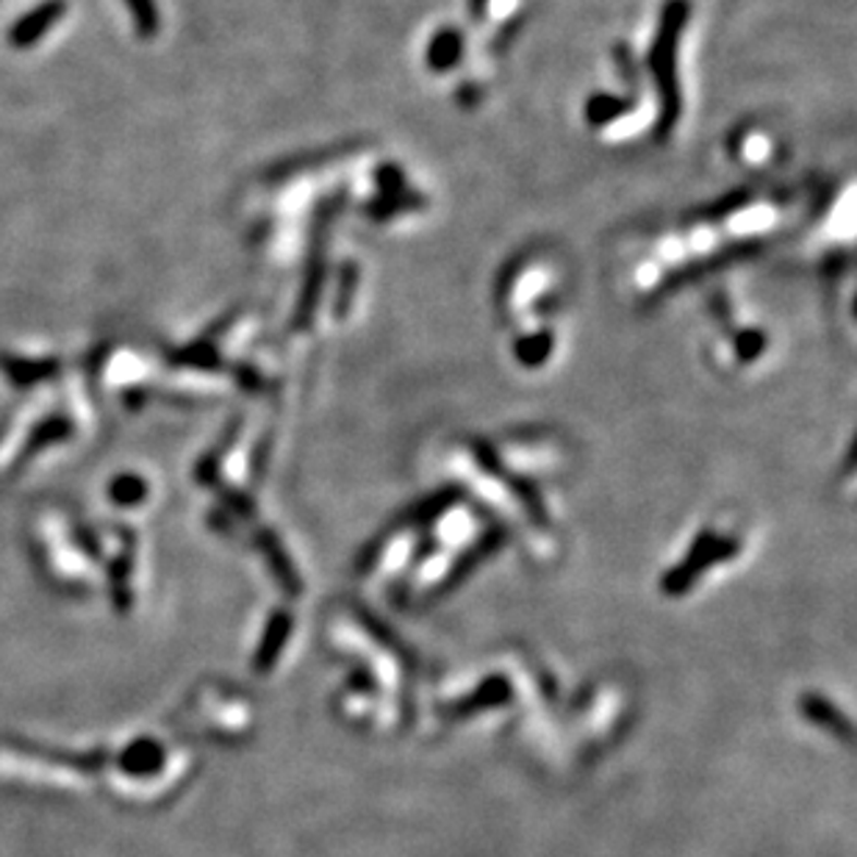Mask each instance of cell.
Returning <instances> with one entry per match:
<instances>
[{
    "label": "cell",
    "mask_w": 857,
    "mask_h": 857,
    "mask_svg": "<svg viewBox=\"0 0 857 857\" xmlns=\"http://www.w3.org/2000/svg\"><path fill=\"white\" fill-rule=\"evenodd\" d=\"M109 494L117 505H136L147 497V486L136 474H120L111 481Z\"/></svg>",
    "instance_id": "6"
},
{
    "label": "cell",
    "mask_w": 857,
    "mask_h": 857,
    "mask_svg": "<svg viewBox=\"0 0 857 857\" xmlns=\"http://www.w3.org/2000/svg\"><path fill=\"white\" fill-rule=\"evenodd\" d=\"M70 433H73V422H70L68 417L64 414L48 417V420H43L37 427H34V431H31L28 444H25V450H23V456H20V461L31 458L34 452H43L45 447H50V444L64 442Z\"/></svg>",
    "instance_id": "3"
},
{
    "label": "cell",
    "mask_w": 857,
    "mask_h": 857,
    "mask_svg": "<svg viewBox=\"0 0 857 857\" xmlns=\"http://www.w3.org/2000/svg\"><path fill=\"white\" fill-rule=\"evenodd\" d=\"M167 361L181 366H195V370H206V372H214L222 366V355H219V350L208 339L183 347V350H176V353H167Z\"/></svg>",
    "instance_id": "4"
},
{
    "label": "cell",
    "mask_w": 857,
    "mask_h": 857,
    "mask_svg": "<svg viewBox=\"0 0 857 857\" xmlns=\"http://www.w3.org/2000/svg\"><path fill=\"white\" fill-rule=\"evenodd\" d=\"M161 749L156 747V744L150 741H142L136 744L134 749H131V755L125 760H129V767L136 769V772H147V769H153L158 763V758H161Z\"/></svg>",
    "instance_id": "7"
},
{
    "label": "cell",
    "mask_w": 857,
    "mask_h": 857,
    "mask_svg": "<svg viewBox=\"0 0 857 857\" xmlns=\"http://www.w3.org/2000/svg\"><path fill=\"white\" fill-rule=\"evenodd\" d=\"M59 370L61 364L56 359H23V355L14 353H0V372L7 375L9 384L20 386V389L45 384V381L59 375Z\"/></svg>",
    "instance_id": "2"
},
{
    "label": "cell",
    "mask_w": 857,
    "mask_h": 857,
    "mask_svg": "<svg viewBox=\"0 0 857 857\" xmlns=\"http://www.w3.org/2000/svg\"><path fill=\"white\" fill-rule=\"evenodd\" d=\"M68 14V0H45L31 12H25L17 23L9 28V45L17 50H28Z\"/></svg>",
    "instance_id": "1"
},
{
    "label": "cell",
    "mask_w": 857,
    "mask_h": 857,
    "mask_svg": "<svg viewBox=\"0 0 857 857\" xmlns=\"http://www.w3.org/2000/svg\"><path fill=\"white\" fill-rule=\"evenodd\" d=\"M131 17H134V28L142 39H153L158 34V7L156 0H125Z\"/></svg>",
    "instance_id": "5"
}]
</instances>
